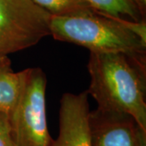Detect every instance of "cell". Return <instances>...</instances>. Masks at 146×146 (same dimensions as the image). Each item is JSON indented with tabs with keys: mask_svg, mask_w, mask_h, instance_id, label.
<instances>
[{
	"mask_svg": "<svg viewBox=\"0 0 146 146\" xmlns=\"http://www.w3.org/2000/svg\"><path fill=\"white\" fill-rule=\"evenodd\" d=\"M50 19L32 0H0V55L33 46L50 35Z\"/></svg>",
	"mask_w": 146,
	"mask_h": 146,
	"instance_id": "277c9868",
	"label": "cell"
},
{
	"mask_svg": "<svg viewBox=\"0 0 146 146\" xmlns=\"http://www.w3.org/2000/svg\"><path fill=\"white\" fill-rule=\"evenodd\" d=\"M93 9L106 16L122 18L127 16L129 21L143 20L138 8L132 0H86Z\"/></svg>",
	"mask_w": 146,
	"mask_h": 146,
	"instance_id": "ba28073f",
	"label": "cell"
},
{
	"mask_svg": "<svg viewBox=\"0 0 146 146\" xmlns=\"http://www.w3.org/2000/svg\"><path fill=\"white\" fill-rule=\"evenodd\" d=\"M21 72H14L7 55H0V113L9 115L21 89Z\"/></svg>",
	"mask_w": 146,
	"mask_h": 146,
	"instance_id": "52a82bcc",
	"label": "cell"
},
{
	"mask_svg": "<svg viewBox=\"0 0 146 146\" xmlns=\"http://www.w3.org/2000/svg\"><path fill=\"white\" fill-rule=\"evenodd\" d=\"M20 95L8 119L16 146H52L47 126L46 76L41 68L21 71Z\"/></svg>",
	"mask_w": 146,
	"mask_h": 146,
	"instance_id": "3957f363",
	"label": "cell"
},
{
	"mask_svg": "<svg viewBox=\"0 0 146 146\" xmlns=\"http://www.w3.org/2000/svg\"><path fill=\"white\" fill-rule=\"evenodd\" d=\"M0 146H16L12 136L8 115L0 113Z\"/></svg>",
	"mask_w": 146,
	"mask_h": 146,
	"instance_id": "30bf717a",
	"label": "cell"
},
{
	"mask_svg": "<svg viewBox=\"0 0 146 146\" xmlns=\"http://www.w3.org/2000/svg\"><path fill=\"white\" fill-rule=\"evenodd\" d=\"M89 125L92 146H146V130L125 113L97 108Z\"/></svg>",
	"mask_w": 146,
	"mask_h": 146,
	"instance_id": "5b68a950",
	"label": "cell"
},
{
	"mask_svg": "<svg viewBox=\"0 0 146 146\" xmlns=\"http://www.w3.org/2000/svg\"><path fill=\"white\" fill-rule=\"evenodd\" d=\"M120 19L96 11L69 16H51L50 35L58 41L85 47L90 52L145 56L146 44L127 29Z\"/></svg>",
	"mask_w": 146,
	"mask_h": 146,
	"instance_id": "7a4b0ae2",
	"label": "cell"
},
{
	"mask_svg": "<svg viewBox=\"0 0 146 146\" xmlns=\"http://www.w3.org/2000/svg\"><path fill=\"white\" fill-rule=\"evenodd\" d=\"M51 16L74 15L95 11L86 0H32Z\"/></svg>",
	"mask_w": 146,
	"mask_h": 146,
	"instance_id": "9c48e42d",
	"label": "cell"
},
{
	"mask_svg": "<svg viewBox=\"0 0 146 146\" xmlns=\"http://www.w3.org/2000/svg\"><path fill=\"white\" fill-rule=\"evenodd\" d=\"M145 56L90 52L87 90L98 108L125 113L146 130Z\"/></svg>",
	"mask_w": 146,
	"mask_h": 146,
	"instance_id": "6da1fadb",
	"label": "cell"
},
{
	"mask_svg": "<svg viewBox=\"0 0 146 146\" xmlns=\"http://www.w3.org/2000/svg\"><path fill=\"white\" fill-rule=\"evenodd\" d=\"M132 2L135 3V5L136 6V7L138 8L141 15L143 17V16H145V14L146 0H132Z\"/></svg>",
	"mask_w": 146,
	"mask_h": 146,
	"instance_id": "7c38bea8",
	"label": "cell"
},
{
	"mask_svg": "<svg viewBox=\"0 0 146 146\" xmlns=\"http://www.w3.org/2000/svg\"><path fill=\"white\" fill-rule=\"evenodd\" d=\"M122 24L138 36L141 42L146 44V23L145 19L140 21H128L126 19H120Z\"/></svg>",
	"mask_w": 146,
	"mask_h": 146,
	"instance_id": "8fae6325",
	"label": "cell"
},
{
	"mask_svg": "<svg viewBox=\"0 0 146 146\" xmlns=\"http://www.w3.org/2000/svg\"><path fill=\"white\" fill-rule=\"evenodd\" d=\"M88 91L67 93L60 100L59 132L52 146H92Z\"/></svg>",
	"mask_w": 146,
	"mask_h": 146,
	"instance_id": "8992f818",
	"label": "cell"
}]
</instances>
